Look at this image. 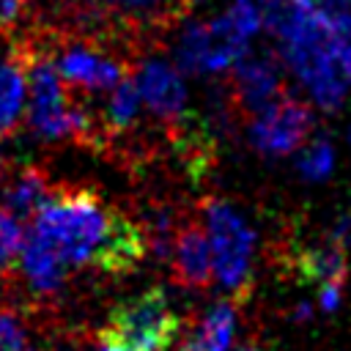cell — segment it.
Masks as SVG:
<instances>
[{
  "label": "cell",
  "mask_w": 351,
  "mask_h": 351,
  "mask_svg": "<svg viewBox=\"0 0 351 351\" xmlns=\"http://www.w3.org/2000/svg\"><path fill=\"white\" fill-rule=\"evenodd\" d=\"M340 296H343V285H337V282H329V285L318 288V299H321L324 310H335L340 304Z\"/></svg>",
  "instance_id": "24"
},
{
  "label": "cell",
  "mask_w": 351,
  "mask_h": 351,
  "mask_svg": "<svg viewBox=\"0 0 351 351\" xmlns=\"http://www.w3.org/2000/svg\"><path fill=\"white\" fill-rule=\"evenodd\" d=\"M244 351H258V348H244Z\"/></svg>",
  "instance_id": "25"
},
{
  "label": "cell",
  "mask_w": 351,
  "mask_h": 351,
  "mask_svg": "<svg viewBox=\"0 0 351 351\" xmlns=\"http://www.w3.org/2000/svg\"><path fill=\"white\" fill-rule=\"evenodd\" d=\"M30 0H0V38L11 36L19 19L25 16Z\"/></svg>",
  "instance_id": "21"
},
{
  "label": "cell",
  "mask_w": 351,
  "mask_h": 351,
  "mask_svg": "<svg viewBox=\"0 0 351 351\" xmlns=\"http://www.w3.org/2000/svg\"><path fill=\"white\" fill-rule=\"evenodd\" d=\"M140 110H143L140 90L132 77H123L115 88H110V96L104 104V123L112 132H123L134 126V121L140 118Z\"/></svg>",
  "instance_id": "16"
},
{
  "label": "cell",
  "mask_w": 351,
  "mask_h": 351,
  "mask_svg": "<svg viewBox=\"0 0 351 351\" xmlns=\"http://www.w3.org/2000/svg\"><path fill=\"white\" fill-rule=\"evenodd\" d=\"M52 192H55V186H52V181L47 178V173L41 167H22L5 181L0 206H5L19 222L33 219L47 206Z\"/></svg>",
  "instance_id": "12"
},
{
  "label": "cell",
  "mask_w": 351,
  "mask_h": 351,
  "mask_svg": "<svg viewBox=\"0 0 351 351\" xmlns=\"http://www.w3.org/2000/svg\"><path fill=\"white\" fill-rule=\"evenodd\" d=\"M22 236H25L22 222L5 206H0V274H8L11 269H16Z\"/></svg>",
  "instance_id": "18"
},
{
  "label": "cell",
  "mask_w": 351,
  "mask_h": 351,
  "mask_svg": "<svg viewBox=\"0 0 351 351\" xmlns=\"http://www.w3.org/2000/svg\"><path fill=\"white\" fill-rule=\"evenodd\" d=\"M261 16L280 44L282 63L318 107L335 110L346 99V74L337 63V36L326 27L313 0H263Z\"/></svg>",
  "instance_id": "2"
},
{
  "label": "cell",
  "mask_w": 351,
  "mask_h": 351,
  "mask_svg": "<svg viewBox=\"0 0 351 351\" xmlns=\"http://www.w3.org/2000/svg\"><path fill=\"white\" fill-rule=\"evenodd\" d=\"M93 351H137V348L129 346L126 340L115 337L110 329H101V332L96 335V346H93Z\"/></svg>",
  "instance_id": "22"
},
{
  "label": "cell",
  "mask_w": 351,
  "mask_h": 351,
  "mask_svg": "<svg viewBox=\"0 0 351 351\" xmlns=\"http://www.w3.org/2000/svg\"><path fill=\"white\" fill-rule=\"evenodd\" d=\"M236 332V304L222 299L206 310V315L192 326L178 351H228Z\"/></svg>",
  "instance_id": "13"
},
{
  "label": "cell",
  "mask_w": 351,
  "mask_h": 351,
  "mask_svg": "<svg viewBox=\"0 0 351 351\" xmlns=\"http://www.w3.org/2000/svg\"><path fill=\"white\" fill-rule=\"evenodd\" d=\"M250 38L230 11L214 19H195L176 41V63L192 74L225 71L247 52Z\"/></svg>",
  "instance_id": "4"
},
{
  "label": "cell",
  "mask_w": 351,
  "mask_h": 351,
  "mask_svg": "<svg viewBox=\"0 0 351 351\" xmlns=\"http://www.w3.org/2000/svg\"><path fill=\"white\" fill-rule=\"evenodd\" d=\"M25 99V60L19 44H11L5 52H0V137H8L19 129L27 107Z\"/></svg>",
  "instance_id": "11"
},
{
  "label": "cell",
  "mask_w": 351,
  "mask_h": 351,
  "mask_svg": "<svg viewBox=\"0 0 351 351\" xmlns=\"http://www.w3.org/2000/svg\"><path fill=\"white\" fill-rule=\"evenodd\" d=\"M110 16H123L132 27L170 25L189 5V0H101Z\"/></svg>",
  "instance_id": "15"
},
{
  "label": "cell",
  "mask_w": 351,
  "mask_h": 351,
  "mask_svg": "<svg viewBox=\"0 0 351 351\" xmlns=\"http://www.w3.org/2000/svg\"><path fill=\"white\" fill-rule=\"evenodd\" d=\"M170 271L184 288H206L214 277V252L208 233L200 222L189 219L173 230L170 244Z\"/></svg>",
  "instance_id": "9"
},
{
  "label": "cell",
  "mask_w": 351,
  "mask_h": 351,
  "mask_svg": "<svg viewBox=\"0 0 351 351\" xmlns=\"http://www.w3.org/2000/svg\"><path fill=\"white\" fill-rule=\"evenodd\" d=\"M296 271L304 282H318V288L329 285V282L343 285V280H346V247L337 244L335 239H326L324 244H315V247H304L296 255Z\"/></svg>",
  "instance_id": "14"
},
{
  "label": "cell",
  "mask_w": 351,
  "mask_h": 351,
  "mask_svg": "<svg viewBox=\"0 0 351 351\" xmlns=\"http://www.w3.org/2000/svg\"><path fill=\"white\" fill-rule=\"evenodd\" d=\"M27 230L69 269L88 266L107 274H126L148 250L145 230L112 208L96 189L85 186H55Z\"/></svg>",
  "instance_id": "1"
},
{
  "label": "cell",
  "mask_w": 351,
  "mask_h": 351,
  "mask_svg": "<svg viewBox=\"0 0 351 351\" xmlns=\"http://www.w3.org/2000/svg\"><path fill=\"white\" fill-rule=\"evenodd\" d=\"M22 351H27V348H22Z\"/></svg>",
  "instance_id": "26"
},
{
  "label": "cell",
  "mask_w": 351,
  "mask_h": 351,
  "mask_svg": "<svg viewBox=\"0 0 351 351\" xmlns=\"http://www.w3.org/2000/svg\"><path fill=\"white\" fill-rule=\"evenodd\" d=\"M313 132V110L307 101L291 96L288 90L274 99L266 110L252 115L250 143L266 156H285L307 143Z\"/></svg>",
  "instance_id": "6"
},
{
  "label": "cell",
  "mask_w": 351,
  "mask_h": 351,
  "mask_svg": "<svg viewBox=\"0 0 351 351\" xmlns=\"http://www.w3.org/2000/svg\"><path fill=\"white\" fill-rule=\"evenodd\" d=\"M313 5L335 36L351 30V0H313Z\"/></svg>",
  "instance_id": "20"
},
{
  "label": "cell",
  "mask_w": 351,
  "mask_h": 351,
  "mask_svg": "<svg viewBox=\"0 0 351 351\" xmlns=\"http://www.w3.org/2000/svg\"><path fill=\"white\" fill-rule=\"evenodd\" d=\"M27 340V329L22 315L14 307L0 304V351H22Z\"/></svg>",
  "instance_id": "19"
},
{
  "label": "cell",
  "mask_w": 351,
  "mask_h": 351,
  "mask_svg": "<svg viewBox=\"0 0 351 351\" xmlns=\"http://www.w3.org/2000/svg\"><path fill=\"white\" fill-rule=\"evenodd\" d=\"M285 93L280 66L269 52L263 55H241L233 63V85H230V99L233 107L241 115H258L266 110L274 99Z\"/></svg>",
  "instance_id": "8"
},
{
  "label": "cell",
  "mask_w": 351,
  "mask_h": 351,
  "mask_svg": "<svg viewBox=\"0 0 351 351\" xmlns=\"http://www.w3.org/2000/svg\"><path fill=\"white\" fill-rule=\"evenodd\" d=\"M134 85L140 90L143 104L159 115L162 121H178L186 110V88L181 74L176 71V66L165 63V60H145L137 69Z\"/></svg>",
  "instance_id": "10"
},
{
  "label": "cell",
  "mask_w": 351,
  "mask_h": 351,
  "mask_svg": "<svg viewBox=\"0 0 351 351\" xmlns=\"http://www.w3.org/2000/svg\"><path fill=\"white\" fill-rule=\"evenodd\" d=\"M206 233L214 252V277L217 282L233 293L236 299L247 296L252 277V252H255V230L244 222V217L225 200H203Z\"/></svg>",
  "instance_id": "3"
},
{
  "label": "cell",
  "mask_w": 351,
  "mask_h": 351,
  "mask_svg": "<svg viewBox=\"0 0 351 351\" xmlns=\"http://www.w3.org/2000/svg\"><path fill=\"white\" fill-rule=\"evenodd\" d=\"M335 165V154H332V145L326 137H315L313 143H304L302 145V154H299V173L310 181H321L329 176Z\"/></svg>",
  "instance_id": "17"
},
{
  "label": "cell",
  "mask_w": 351,
  "mask_h": 351,
  "mask_svg": "<svg viewBox=\"0 0 351 351\" xmlns=\"http://www.w3.org/2000/svg\"><path fill=\"white\" fill-rule=\"evenodd\" d=\"M335 47H337V63H340L346 80H351V30L343 33V36H337V44Z\"/></svg>",
  "instance_id": "23"
},
{
  "label": "cell",
  "mask_w": 351,
  "mask_h": 351,
  "mask_svg": "<svg viewBox=\"0 0 351 351\" xmlns=\"http://www.w3.org/2000/svg\"><path fill=\"white\" fill-rule=\"evenodd\" d=\"M52 60L60 71V77L66 80V85L80 88V90H110L115 88L126 74H129V63L101 52L99 47H93V38L88 36H77V41H66L60 52H52Z\"/></svg>",
  "instance_id": "7"
},
{
  "label": "cell",
  "mask_w": 351,
  "mask_h": 351,
  "mask_svg": "<svg viewBox=\"0 0 351 351\" xmlns=\"http://www.w3.org/2000/svg\"><path fill=\"white\" fill-rule=\"evenodd\" d=\"M178 315L173 313L162 288H148L121 302L104 329L126 340L137 351H167L178 335Z\"/></svg>",
  "instance_id": "5"
}]
</instances>
